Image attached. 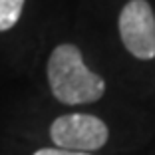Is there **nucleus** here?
Segmentation results:
<instances>
[{
	"label": "nucleus",
	"instance_id": "nucleus-1",
	"mask_svg": "<svg viewBox=\"0 0 155 155\" xmlns=\"http://www.w3.org/2000/svg\"><path fill=\"white\" fill-rule=\"evenodd\" d=\"M48 84L58 101L66 105L94 104L105 94L104 78L86 66L80 48L74 44H60L48 58Z\"/></svg>",
	"mask_w": 155,
	"mask_h": 155
},
{
	"label": "nucleus",
	"instance_id": "nucleus-2",
	"mask_svg": "<svg viewBox=\"0 0 155 155\" xmlns=\"http://www.w3.org/2000/svg\"><path fill=\"white\" fill-rule=\"evenodd\" d=\"M50 139L58 145V149L90 153L107 143L110 129L96 115L66 114L54 119L50 125Z\"/></svg>",
	"mask_w": 155,
	"mask_h": 155
},
{
	"label": "nucleus",
	"instance_id": "nucleus-3",
	"mask_svg": "<svg viewBox=\"0 0 155 155\" xmlns=\"http://www.w3.org/2000/svg\"><path fill=\"white\" fill-rule=\"evenodd\" d=\"M119 38L137 60L155 58V16L147 0H129L121 8Z\"/></svg>",
	"mask_w": 155,
	"mask_h": 155
},
{
	"label": "nucleus",
	"instance_id": "nucleus-4",
	"mask_svg": "<svg viewBox=\"0 0 155 155\" xmlns=\"http://www.w3.org/2000/svg\"><path fill=\"white\" fill-rule=\"evenodd\" d=\"M24 8V0H0V32L16 26Z\"/></svg>",
	"mask_w": 155,
	"mask_h": 155
},
{
	"label": "nucleus",
	"instance_id": "nucleus-5",
	"mask_svg": "<svg viewBox=\"0 0 155 155\" xmlns=\"http://www.w3.org/2000/svg\"><path fill=\"white\" fill-rule=\"evenodd\" d=\"M34 155H90V153H82V151H68V149H38Z\"/></svg>",
	"mask_w": 155,
	"mask_h": 155
}]
</instances>
